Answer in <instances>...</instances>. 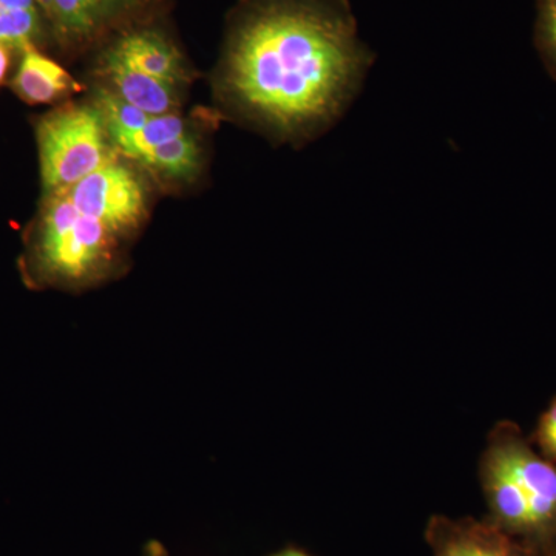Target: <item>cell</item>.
Masks as SVG:
<instances>
[{
	"mask_svg": "<svg viewBox=\"0 0 556 556\" xmlns=\"http://www.w3.org/2000/svg\"><path fill=\"white\" fill-rule=\"evenodd\" d=\"M371 65L339 0H266L237 28L222 86L247 123L300 146L343 118Z\"/></svg>",
	"mask_w": 556,
	"mask_h": 556,
	"instance_id": "obj_1",
	"label": "cell"
},
{
	"mask_svg": "<svg viewBox=\"0 0 556 556\" xmlns=\"http://www.w3.org/2000/svg\"><path fill=\"white\" fill-rule=\"evenodd\" d=\"M481 477L495 525L504 532L533 541L556 535V466L517 428L504 424L493 431Z\"/></svg>",
	"mask_w": 556,
	"mask_h": 556,
	"instance_id": "obj_2",
	"label": "cell"
},
{
	"mask_svg": "<svg viewBox=\"0 0 556 556\" xmlns=\"http://www.w3.org/2000/svg\"><path fill=\"white\" fill-rule=\"evenodd\" d=\"M119 236L101 219L84 214L64 190L49 193L38 237L43 273L67 283L97 278L109 268Z\"/></svg>",
	"mask_w": 556,
	"mask_h": 556,
	"instance_id": "obj_3",
	"label": "cell"
},
{
	"mask_svg": "<svg viewBox=\"0 0 556 556\" xmlns=\"http://www.w3.org/2000/svg\"><path fill=\"white\" fill-rule=\"evenodd\" d=\"M104 118L91 105H70L40 121L38 144L43 188L67 189L113 155Z\"/></svg>",
	"mask_w": 556,
	"mask_h": 556,
	"instance_id": "obj_4",
	"label": "cell"
},
{
	"mask_svg": "<svg viewBox=\"0 0 556 556\" xmlns=\"http://www.w3.org/2000/svg\"><path fill=\"white\" fill-rule=\"evenodd\" d=\"M79 211L101 219L116 236L124 237L135 230L148 214V189L129 164L115 155L86 178L67 189Z\"/></svg>",
	"mask_w": 556,
	"mask_h": 556,
	"instance_id": "obj_5",
	"label": "cell"
},
{
	"mask_svg": "<svg viewBox=\"0 0 556 556\" xmlns=\"http://www.w3.org/2000/svg\"><path fill=\"white\" fill-rule=\"evenodd\" d=\"M428 540L434 556H522L511 536L495 522L437 518L428 529Z\"/></svg>",
	"mask_w": 556,
	"mask_h": 556,
	"instance_id": "obj_6",
	"label": "cell"
},
{
	"mask_svg": "<svg viewBox=\"0 0 556 556\" xmlns=\"http://www.w3.org/2000/svg\"><path fill=\"white\" fill-rule=\"evenodd\" d=\"M104 75L108 76L112 93L119 100L150 115L177 113L179 87L153 76L127 67L115 58H105Z\"/></svg>",
	"mask_w": 556,
	"mask_h": 556,
	"instance_id": "obj_7",
	"label": "cell"
},
{
	"mask_svg": "<svg viewBox=\"0 0 556 556\" xmlns=\"http://www.w3.org/2000/svg\"><path fill=\"white\" fill-rule=\"evenodd\" d=\"M110 56L127 67L181 87L186 72L182 60L175 47L156 33H131L116 43Z\"/></svg>",
	"mask_w": 556,
	"mask_h": 556,
	"instance_id": "obj_8",
	"label": "cell"
},
{
	"mask_svg": "<svg viewBox=\"0 0 556 556\" xmlns=\"http://www.w3.org/2000/svg\"><path fill=\"white\" fill-rule=\"evenodd\" d=\"M13 86L22 100L31 104H49L78 89V84L60 64L43 56L33 46L24 49Z\"/></svg>",
	"mask_w": 556,
	"mask_h": 556,
	"instance_id": "obj_9",
	"label": "cell"
},
{
	"mask_svg": "<svg viewBox=\"0 0 556 556\" xmlns=\"http://www.w3.org/2000/svg\"><path fill=\"white\" fill-rule=\"evenodd\" d=\"M189 134L185 119L177 113L150 115L137 129H108L110 142L130 160L144 163L153 150L172 139Z\"/></svg>",
	"mask_w": 556,
	"mask_h": 556,
	"instance_id": "obj_10",
	"label": "cell"
},
{
	"mask_svg": "<svg viewBox=\"0 0 556 556\" xmlns=\"http://www.w3.org/2000/svg\"><path fill=\"white\" fill-rule=\"evenodd\" d=\"M129 0H38L62 31L87 36L115 16Z\"/></svg>",
	"mask_w": 556,
	"mask_h": 556,
	"instance_id": "obj_11",
	"label": "cell"
},
{
	"mask_svg": "<svg viewBox=\"0 0 556 556\" xmlns=\"http://www.w3.org/2000/svg\"><path fill=\"white\" fill-rule=\"evenodd\" d=\"M200 163L199 142L189 131L153 150L142 164L169 178L190 179L195 177Z\"/></svg>",
	"mask_w": 556,
	"mask_h": 556,
	"instance_id": "obj_12",
	"label": "cell"
},
{
	"mask_svg": "<svg viewBox=\"0 0 556 556\" xmlns=\"http://www.w3.org/2000/svg\"><path fill=\"white\" fill-rule=\"evenodd\" d=\"M38 31V10H13L0 3V43L24 50L33 46Z\"/></svg>",
	"mask_w": 556,
	"mask_h": 556,
	"instance_id": "obj_13",
	"label": "cell"
},
{
	"mask_svg": "<svg viewBox=\"0 0 556 556\" xmlns=\"http://www.w3.org/2000/svg\"><path fill=\"white\" fill-rule=\"evenodd\" d=\"M536 43L544 67L556 83V0H541Z\"/></svg>",
	"mask_w": 556,
	"mask_h": 556,
	"instance_id": "obj_14",
	"label": "cell"
},
{
	"mask_svg": "<svg viewBox=\"0 0 556 556\" xmlns=\"http://www.w3.org/2000/svg\"><path fill=\"white\" fill-rule=\"evenodd\" d=\"M536 444L541 455L556 466V399L541 416L536 430Z\"/></svg>",
	"mask_w": 556,
	"mask_h": 556,
	"instance_id": "obj_15",
	"label": "cell"
},
{
	"mask_svg": "<svg viewBox=\"0 0 556 556\" xmlns=\"http://www.w3.org/2000/svg\"><path fill=\"white\" fill-rule=\"evenodd\" d=\"M0 3L13 10H38L36 9L38 0H0Z\"/></svg>",
	"mask_w": 556,
	"mask_h": 556,
	"instance_id": "obj_16",
	"label": "cell"
},
{
	"mask_svg": "<svg viewBox=\"0 0 556 556\" xmlns=\"http://www.w3.org/2000/svg\"><path fill=\"white\" fill-rule=\"evenodd\" d=\"M10 67V47L0 43V83L5 78Z\"/></svg>",
	"mask_w": 556,
	"mask_h": 556,
	"instance_id": "obj_17",
	"label": "cell"
},
{
	"mask_svg": "<svg viewBox=\"0 0 556 556\" xmlns=\"http://www.w3.org/2000/svg\"><path fill=\"white\" fill-rule=\"evenodd\" d=\"M277 556H306V555L300 554V552H295V551H288V552H283V554L277 555Z\"/></svg>",
	"mask_w": 556,
	"mask_h": 556,
	"instance_id": "obj_18",
	"label": "cell"
}]
</instances>
